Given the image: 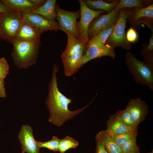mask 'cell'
<instances>
[{
  "instance_id": "277c9868",
  "label": "cell",
  "mask_w": 153,
  "mask_h": 153,
  "mask_svg": "<svg viewBox=\"0 0 153 153\" xmlns=\"http://www.w3.org/2000/svg\"><path fill=\"white\" fill-rule=\"evenodd\" d=\"M131 8H124L119 11L114 30L107 40L105 44H108L114 48L120 47L128 50L131 49L132 46L128 41L125 34L127 19Z\"/></svg>"
},
{
  "instance_id": "3957f363",
  "label": "cell",
  "mask_w": 153,
  "mask_h": 153,
  "mask_svg": "<svg viewBox=\"0 0 153 153\" xmlns=\"http://www.w3.org/2000/svg\"><path fill=\"white\" fill-rule=\"evenodd\" d=\"M126 66L137 83L141 84L153 90V66L141 61L130 51L125 57Z\"/></svg>"
},
{
  "instance_id": "d590c367",
  "label": "cell",
  "mask_w": 153,
  "mask_h": 153,
  "mask_svg": "<svg viewBox=\"0 0 153 153\" xmlns=\"http://www.w3.org/2000/svg\"><path fill=\"white\" fill-rule=\"evenodd\" d=\"M1 12H0V25L1 22Z\"/></svg>"
},
{
  "instance_id": "4dcf8cb0",
  "label": "cell",
  "mask_w": 153,
  "mask_h": 153,
  "mask_svg": "<svg viewBox=\"0 0 153 153\" xmlns=\"http://www.w3.org/2000/svg\"><path fill=\"white\" fill-rule=\"evenodd\" d=\"M126 37L128 41L130 43H134L138 40V36L135 30L131 27L128 30Z\"/></svg>"
},
{
  "instance_id": "e0dca14e",
  "label": "cell",
  "mask_w": 153,
  "mask_h": 153,
  "mask_svg": "<svg viewBox=\"0 0 153 153\" xmlns=\"http://www.w3.org/2000/svg\"><path fill=\"white\" fill-rule=\"evenodd\" d=\"M107 128L105 131L110 135H117L138 130L125 125L117 118L115 114L110 116L107 122Z\"/></svg>"
},
{
  "instance_id": "1f68e13d",
  "label": "cell",
  "mask_w": 153,
  "mask_h": 153,
  "mask_svg": "<svg viewBox=\"0 0 153 153\" xmlns=\"http://www.w3.org/2000/svg\"><path fill=\"white\" fill-rule=\"evenodd\" d=\"M95 139L96 144L95 153H110L105 148L97 134L95 136Z\"/></svg>"
},
{
  "instance_id": "44dd1931",
  "label": "cell",
  "mask_w": 153,
  "mask_h": 153,
  "mask_svg": "<svg viewBox=\"0 0 153 153\" xmlns=\"http://www.w3.org/2000/svg\"><path fill=\"white\" fill-rule=\"evenodd\" d=\"M150 1L149 0H121L118 2L114 10L117 12L121 9L126 8H144L150 5Z\"/></svg>"
},
{
  "instance_id": "7c38bea8",
  "label": "cell",
  "mask_w": 153,
  "mask_h": 153,
  "mask_svg": "<svg viewBox=\"0 0 153 153\" xmlns=\"http://www.w3.org/2000/svg\"><path fill=\"white\" fill-rule=\"evenodd\" d=\"M148 107L139 97L131 99L126 109L132 115L138 125L144 120L148 113Z\"/></svg>"
},
{
  "instance_id": "7a4b0ae2",
  "label": "cell",
  "mask_w": 153,
  "mask_h": 153,
  "mask_svg": "<svg viewBox=\"0 0 153 153\" xmlns=\"http://www.w3.org/2000/svg\"><path fill=\"white\" fill-rule=\"evenodd\" d=\"M11 56L14 64L19 68H26L36 62L41 45L40 38L12 42Z\"/></svg>"
},
{
  "instance_id": "83f0119b",
  "label": "cell",
  "mask_w": 153,
  "mask_h": 153,
  "mask_svg": "<svg viewBox=\"0 0 153 153\" xmlns=\"http://www.w3.org/2000/svg\"><path fill=\"white\" fill-rule=\"evenodd\" d=\"M60 140L58 137L54 136L50 140L46 142H41L36 141L39 147L46 148L54 152L58 151V147Z\"/></svg>"
},
{
  "instance_id": "8fae6325",
  "label": "cell",
  "mask_w": 153,
  "mask_h": 153,
  "mask_svg": "<svg viewBox=\"0 0 153 153\" xmlns=\"http://www.w3.org/2000/svg\"><path fill=\"white\" fill-rule=\"evenodd\" d=\"M18 138L21 144L22 151L27 153H39L40 148L34 139L32 127L29 125L22 126Z\"/></svg>"
},
{
  "instance_id": "e575fe53",
  "label": "cell",
  "mask_w": 153,
  "mask_h": 153,
  "mask_svg": "<svg viewBox=\"0 0 153 153\" xmlns=\"http://www.w3.org/2000/svg\"><path fill=\"white\" fill-rule=\"evenodd\" d=\"M8 11L4 4L0 0V12L3 13Z\"/></svg>"
},
{
  "instance_id": "f35d334b",
  "label": "cell",
  "mask_w": 153,
  "mask_h": 153,
  "mask_svg": "<svg viewBox=\"0 0 153 153\" xmlns=\"http://www.w3.org/2000/svg\"></svg>"
},
{
  "instance_id": "ab89813d",
  "label": "cell",
  "mask_w": 153,
  "mask_h": 153,
  "mask_svg": "<svg viewBox=\"0 0 153 153\" xmlns=\"http://www.w3.org/2000/svg\"></svg>"
},
{
  "instance_id": "836d02e7",
  "label": "cell",
  "mask_w": 153,
  "mask_h": 153,
  "mask_svg": "<svg viewBox=\"0 0 153 153\" xmlns=\"http://www.w3.org/2000/svg\"><path fill=\"white\" fill-rule=\"evenodd\" d=\"M37 8L42 5L45 2V0H31Z\"/></svg>"
},
{
  "instance_id": "9c48e42d",
  "label": "cell",
  "mask_w": 153,
  "mask_h": 153,
  "mask_svg": "<svg viewBox=\"0 0 153 153\" xmlns=\"http://www.w3.org/2000/svg\"><path fill=\"white\" fill-rule=\"evenodd\" d=\"M24 21L38 30L41 33L48 31L59 30L58 22L51 21L44 17L32 12L22 14Z\"/></svg>"
},
{
  "instance_id": "d6a6232c",
  "label": "cell",
  "mask_w": 153,
  "mask_h": 153,
  "mask_svg": "<svg viewBox=\"0 0 153 153\" xmlns=\"http://www.w3.org/2000/svg\"><path fill=\"white\" fill-rule=\"evenodd\" d=\"M6 96L4 79H0V97L5 98Z\"/></svg>"
},
{
  "instance_id": "8d00e7d4",
  "label": "cell",
  "mask_w": 153,
  "mask_h": 153,
  "mask_svg": "<svg viewBox=\"0 0 153 153\" xmlns=\"http://www.w3.org/2000/svg\"><path fill=\"white\" fill-rule=\"evenodd\" d=\"M149 153H153V150L151 151Z\"/></svg>"
},
{
  "instance_id": "ba28073f",
  "label": "cell",
  "mask_w": 153,
  "mask_h": 153,
  "mask_svg": "<svg viewBox=\"0 0 153 153\" xmlns=\"http://www.w3.org/2000/svg\"><path fill=\"white\" fill-rule=\"evenodd\" d=\"M119 11L114 9L107 14L100 15L93 20L88 28V35L90 39L100 31L109 28L115 24L117 20Z\"/></svg>"
},
{
  "instance_id": "8992f818",
  "label": "cell",
  "mask_w": 153,
  "mask_h": 153,
  "mask_svg": "<svg viewBox=\"0 0 153 153\" xmlns=\"http://www.w3.org/2000/svg\"><path fill=\"white\" fill-rule=\"evenodd\" d=\"M80 5V20L77 22L76 28L79 37L88 43L90 40L88 35L89 26L92 21L102 14L106 12L103 10H92L89 8L84 0H79Z\"/></svg>"
},
{
  "instance_id": "ac0fdd59",
  "label": "cell",
  "mask_w": 153,
  "mask_h": 153,
  "mask_svg": "<svg viewBox=\"0 0 153 153\" xmlns=\"http://www.w3.org/2000/svg\"><path fill=\"white\" fill-rule=\"evenodd\" d=\"M41 34L38 30L24 21L14 40L25 41L40 39Z\"/></svg>"
},
{
  "instance_id": "2e32d148",
  "label": "cell",
  "mask_w": 153,
  "mask_h": 153,
  "mask_svg": "<svg viewBox=\"0 0 153 153\" xmlns=\"http://www.w3.org/2000/svg\"><path fill=\"white\" fill-rule=\"evenodd\" d=\"M67 35V43L65 50L61 56L62 58L70 56L87 48L88 43L83 42L79 37L69 33Z\"/></svg>"
},
{
  "instance_id": "7402d4cb",
  "label": "cell",
  "mask_w": 153,
  "mask_h": 153,
  "mask_svg": "<svg viewBox=\"0 0 153 153\" xmlns=\"http://www.w3.org/2000/svg\"><path fill=\"white\" fill-rule=\"evenodd\" d=\"M86 4L90 9L105 11L108 13L115 8L118 3H108L102 0H84Z\"/></svg>"
},
{
  "instance_id": "d6986e66",
  "label": "cell",
  "mask_w": 153,
  "mask_h": 153,
  "mask_svg": "<svg viewBox=\"0 0 153 153\" xmlns=\"http://www.w3.org/2000/svg\"><path fill=\"white\" fill-rule=\"evenodd\" d=\"M56 0H46L42 5L34 9L32 12L42 15L50 20L55 21L56 16Z\"/></svg>"
},
{
  "instance_id": "6da1fadb",
  "label": "cell",
  "mask_w": 153,
  "mask_h": 153,
  "mask_svg": "<svg viewBox=\"0 0 153 153\" xmlns=\"http://www.w3.org/2000/svg\"><path fill=\"white\" fill-rule=\"evenodd\" d=\"M58 69L56 65H54L52 77L49 85L48 94L46 104L50 113L49 122L60 127L66 121L73 118L82 112L91 101L86 106L76 110H69L68 105L71 103V99L64 95L58 87L56 75Z\"/></svg>"
},
{
  "instance_id": "484cf974",
  "label": "cell",
  "mask_w": 153,
  "mask_h": 153,
  "mask_svg": "<svg viewBox=\"0 0 153 153\" xmlns=\"http://www.w3.org/2000/svg\"><path fill=\"white\" fill-rule=\"evenodd\" d=\"M78 144V142L74 139L67 136L60 140L58 147L60 153H65L70 148H76Z\"/></svg>"
},
{
  "instance_id": "f546056e",
  "label": "cell",
  "mask_w": 153,
  "mask_h": 153,
  "mask_svg": "<svg viewBox=\"0 0 153 153\" xmlns=\"http://www.w3.org/2000/svg\"><path fill=\"white\" fill-rule=\"evenodd\" d=\"M9 66L5 58L0 59V79H4L8 74Z\"/></svg>"
},
{
  "instance_id": "9a60e30c",
  "label": "cell",
  "mask_w": 153,
  "mask_h": 153,
  "mask_svg": "<svg viewBox=\"0 0 153 153\" xmlns=\"http://www.w3.org/2000/svg\"><path fill=\"white\" fill-rule=\"evenodd\" d=\"M144 17L153 18V4L144 8H132L128 16L127 22L131 25L134 29L139 31L138 21L140 19Z\"/></svg>"
},
{
  "instance_id": "d4e9b609",
  "label": "cell",
  "mask_w": 153,
  "mask_h": 153,
  "mask_svg": "<svg viewBox=\"0 0 153 153\" xmlns=\"http://www.w3.org/2000/svg\"><path fill=\"white\" fill-rule=\"evenodd\" d=\"M115 24L109 28L100 31L90 40L100 46H104L107 40L112 33Z\"/></svg>"
},
{
  "instance_id": "ffe728a7",
  "label": "cell",
  "mask_w": 153,
  "mask_h": 153,
  "mask_svg": "<svg viewBox=\"0 0 153 153\" xmlns=\"http://www.w3.org/2000/svg\"><path fill=\"white\" fill-rule=\"evenodd\" d=\"M105 148L110 153H123L121 148L114 142L110 135L105 130L97 134Z\"/></svg>"
},
{
  "instance_id": "603a6c76",
  "label": "cell",
  "mask_w": 153,
  "mask_h": 153,
  "mask_svg": "<svg viewBox=\"0 0 153 153\" xmlns=\"http://www.w3.org/2000/svg\"><path fill=\"white\" fill-rule=\"evenodd\" d=\"M141 54L145 62L153 66V33H152L149 43L143 45Z\"/></svg>"
},
{
  "instance_id": "4316f807",
  "label": "cell",
  "mask_w": 153,
  "mask_h": 153,
  "mask_svg": "<svg viewBox=\"0 0 153 153\" xmlns=\"http://www.w3.org/2000/svg\"><path fill=\"white\" fill-rule=\"evenodd\" d=\"M137 131H133L120 135H110L115 143L122 149L128 141L134 137H137Z\"/></svg>"
},
{
  "instance_id": "52a82bcc",
  "label": "cell",
  "mask_w": 153,
  "mask_h": 153,
  "mask_svg": "<svg viewBox=\"0 0 153 153\" xmlns=\"http://www.w3.org/2000/svg\"><path fill=\"white\" fill-rule=\"evenodd\" d=\"M56 13V18L58 22L59 30L67 34L69 33L78 37L77 28L76 20L80 17V11H69L61 8L58 4L55 7Z\"/></svg>"
},
{
  "instance_id": "74e56055",
  "label": "cell",
  "mask_w": 153,
  "mask_h": 153,
  "mask_svg": "<svg viewBox=\"0 0 153 153\" xmlns=\"http://www.w3.org/2000/svg\"><path fill=\"white\" fill-rule=\"evenodd\" d=\"M25 153L24 152H23L22 151V153Z\"/></svg>"
},
{
  "instance_id": "30bf717a",
  "label": "cell",
  "mask_w": 153,
  "mask_h": 153,
  "mask_svg": "<svg viewBox=\"0 0 153 153\" xmlns=\"http://www.w3.org/2000/svg\"><path fill=\"white\" fill-rule=\"evenodd\" d=\"M103 56L115 58L116 54L114 48L108 44L101 46L89 40L86 50L82 57V65L94 59Z\"/></svg>"
},
{
  "instance_id": "5bb4252c",
  "label": "cell",
  "mask_w": 153,
  "mask_h": 153,
  "mask_svg": "<svg viewBox=\"0 0 153 153\" xmlns=\"http://www.w3.org/2000/svg\"><path fill=\"white\" fill-rule=\"evenodd\" d=\"M8 11L22 14L32 12L37 8L31 0H1Z\"/></svg>"
},
{
  "instance_id": "cb8c5ba5",
  "label": "cell",
  "mask_w": 153,
  "mask_h": 153,
  "mask_svg": "<svg viewBox=\"0 0 153 153\" xmlns=\"http://www.w3.org/2000/svg\"><path fill=\"white\" fill-rule=\"evenodd\" d=\"M115 114L117 118L127 126L134 129H138V125L126 109L117 111Z\"/></svg>"
},
{
  "instance_id": "4fadbf2b",
  "label": "cell",
  "mask_w": 153,
  "mask_h": 153,
  "mask_svg": "<svg viewBox=\"0 0 153 153\" xmlns=\"http://www.w3.org/2000/svg\"><path fill=\"white\" fill-rule=\"evenodd\" d=\"M87 48L70 56L62 58L64 72L67 76L76 73L82 65V57Z\"/></svg>"
},
{
  "instance_id": "f1b7e54d",
  "label": "cell",
  "mask_w": 153,
  "mask_h": 153,
  "mask_svg": "<svg viewBox=\"0 0 153 153\" xmlns=\"http://www.w3.org/2000/svg\"><path fill=\"white\" fill-rule=\"evenodd\" d=\"M136 138L130 139L124 145L122 148L123 153H140L139 148L137 144Z\"/></svg>"
},
{
  "instance_id": "5b68a950",
  "label": "cell",
  "mask_w": 153,
  "mask_h": 153,
  "mask_svg": "<svg viewBox=\"0 0 153 153\" xmlns=\"http://www.w3.org/2000/svg\"><path fill=\"white\" fill-rule=\"evenodd\" d=\"M0 39L12 44L24 22L22 14L8 11L1 13Z\"/></svg>"
}]
</instances>
